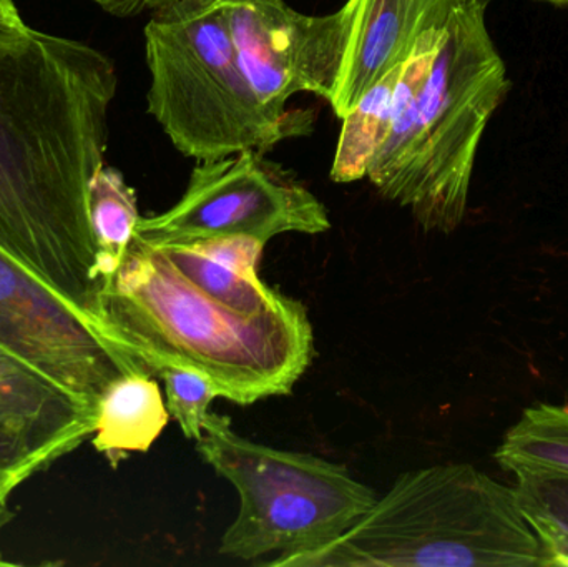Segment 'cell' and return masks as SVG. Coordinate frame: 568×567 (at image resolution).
Returning a JSON list of instances; mask_svg holds the SVG:
<instances>
[{
	"mask_svg": "<svg viewBox=\"0 0 568 567\" xmlns=\"http://www.w3.org/2000/svg\"><path fill=\"white\" fill-rule=\"evenodd\" d=\"M284 567H550L516 488L473 465L404 473L344 535Z\"/></svg>",
	"mask_w": 568,
	"mask_h": 567,
	"instance_id": "277c9868",
	"label": "cell"
},
{
	"mask_svg": "<svg viewBox=\"0 0 568 567\" xmlns=\"http://www.w3.org/2000/svg\"><path fill=\"white\" fill-rule=\"evenodd\" d=\"M57 459L59 455L52 449L20 429L0 423V498L9 499L17 486L49 468Z\"/></svg>",
	"mask_w": 568,
	"mask_h": 567,
	"instance_id": "ac0fdd59",
	"label": "cell"
},
{
	"mask_svg": "<svg viewBox=\"0 0 568 567\" xmlns=\"http://www.w3.org/2000/svg\"><path fill=\"white\" fill-rule=\"evenodd\" d=\"M532 528L542 543L549 566L568 567V535L554 528H547V526H532Z\"/></svg>",
	"mask_w": 568,
	"mask_h": 567,
	"instance_id": "ffe728a7",
	"label": "cell"
},
{
	"mask_svg": "<svg viewBox=\"0 0 568 567\" xmlns=\"http://www.w3.org/2000/svg\"><path fill=\"white\" fill-rule=\"evenodd\" d=\"M477 3H480V6L486 7L489 6L490 2H494V0H476Z\"/></svg>",
	"mask_w": 568,
	"mask_h": 567,
	"instance_id": "603a6c76",
	"label": "cell"
},
{
	"mask_svg": "<svg viewBox=\"0 0 568 567\" xmlns=\"http://www.w3.org/2000/svg\"><path fill=\"white\" fill-rule=\"evenodd\" d=\"M509 90L486 7L463 0L426 82L371 160L366 176L374 189L409 210L426 232L459 229L480 140Z\"/></svg>",
	"mask_w": 568,
	"mask_h": 567,
	"instance_id": "3957f363",
	"label": "cell"
},
{
	"mask_svg": "<svg viewBox=\"0 0 568 567\" xmlns=\"http://www.w3.org/2000/svg\"><path fill=\"white\" fill-rule=\"evenodd\" d=\"M463 0H349V39L333 99L344 119L381 79L404 65L427 30L453 19Z\"/></svg>",
	"mask_w": 568,
	"mask_h": 567,
	"instance_id": "30bf717a",
	"label": "cell"
},
{
	"mask_svg": "<svg viewBox=\"0 0 568 567\" xmlns=\"http://www.w3.org/2000/svg\"><path fill=\"white\" fill-rule=\"evenodd\" d=\"M0 423L62 458L92 438L97 409L0 346Z\"/></svg>",
	"mask_w": 568,
	"mask_h": 567,
	"instance_id": "8fae6325",
	"label": "cell"
},
{
	"mask_svg": "<svg viewBox=\"0 0 568 567\" xmlns=\"http://www.w3.org/2000/svg\"><path fill=\"white\" fill-rule=\"evenodd\" d=\"M90 232L99 285L122 265L139 223L136 193L113 166L103 165L87 189Z\"/></svg>",
	"mask_w": 568,
	"mask_h": 567,
	"instance_id": "5bb4252c",
	"label": "cell"
},
{
	"mask_svg": "<svg viewBox=\"0 0 568 567\" xmlns=\"http://www.w3.org/2000/svg\"><path fill=\"white\" fill-rule=\"evenodd\" d=\"M496 459L514 475L568 476V408L542 403L524 409L497 448Z\"/></svg>",
	"mask_w": 568,
	"mask_h": 567,
	"instance_id": "9a60e30c",
	"label": "cell"
},
{
	"mask_svg": "<svg viewBox=\"0 0 568 567\" xmlns=\"http://www.w3.org/2000/svg\"><path fill=\"white\" fill-rule=\"evenodd\" d=\"M26 26L13 0H0V33H12Z\"/></svg>",
	"mask_w": 568,
	"mask_h": 567,
	"instance_id": "44dd1931",
	"label": "cell"
},
{
	"mask_svg": "<svg viewBox=\"0 0 568 567\" xmlns=\"http://www.w3.org/2000/svg\"><path fill=\"white\" fill-rule=\"evenodd\" d=\"M110 16L136 17L149 13L150 19H173L190 16L216 6L222 0H92Z\"/></svg>",
	"mask_w": 568,
	"mask_h": 567,
	"instance_id": "d6986e66",
	"label": "cell"
},
{
	"mask_svg": "<svg viewBox=\"0 0 568 567\" xmlns=\"http://www.w3.org/2000/svg\"><path fill=\"white\" fill-rule=\"evenodd\" d=\"M165 382L166 408L179 422L185 438L200 442L213 399L219 388L205 376L183 368H165L159 373Z\"/></svg>",
	"mask_w": 568,
	"mask_h": 567,
	"instance_id": "2e32d148",
	"label": "cell"
},
{
	"mask_svg": "<svg viewBox=\"0 0 568 567\" xmlns=\"http://www.w3.org/2000/svg\"><path fill=\"white\" fill-rule=\"evenodd\" d=\"M0 346L97 409L106 386L136 365L0 246Z\"/></svg>",
	"mask_w": 568,
	"mask_h": 567,
	"instance_id": "9c48e42d",
	"label": "cell"
},
{
	"mask_svg": "<svg viewBox=\"0 0 568 567\" xmlns=\"http://www.w3.org/2000/svg\"><path fill=\"white\" fill-rule=\"evenodd\" d=\"M329 229L326 206L313 192L265 153L245 150L200 162L172 209L140 216L135 239L160 245L245 235L268 243L283 233Z\"/></svg>",
	"mask_w": 568,
	"mask_h": 567,
	"instance_id": "52a82bcc",
	"label": "cell"
},
{
	"mask_svg": "<svg viewBox=\"0 0 568 567\" xmlns=\"http://www.w3.org/2000/svg\"><path fill=\"white\" fill-rule=\"evenodd\" d=\"M149 113L182 155L199 162L268 153L313 130L310 110L276 112L243 70L222 6L145 26Z\"/></svg>",
	"mask_w": 568,
	"mask_h": 567,
	"instance_id": "5b68a950",
	"label": "cell"
},
{
	"mask_svg": "<svg viewBox=\"0 0 568 567\" xmlns=\"http://www.w3.org/2000/svg\"><path fill=\"white\" fill-rule=\"evenodd\" d=\"M156 376L142 366L113 379L97 403L92 445L116 468L132 453H146L169 425Z\"/></svg>",
	"mask_w": 568,
	"mask_h": 567,
	"instance_id": "7c38bea8",
	"label": "cell"
},
{
	"mask_svg": "<svg viewBox=\"0 0 568 567\" xmlns=\"http://www.w3.org/2000/svg\"><path fill=\"white\" fill-rule=\"evenodd\" d=\"M240 62L253 90L276 112L296 93L329 102L336 90L349 39V0L329 16H306L284 0L220 2Z\"/></svg>",
	"mask_w": 568,
	"mask_h": 567,
	"instance_id": "ba28073f",
	"label": "cell"
},
{
	"mask_svg": "<svg viewBox=\"0 0 568 567\" xmlns=\"http://www.w3.org/2000/svg\"><path fill=\"white\" fill-rule=\"evenodd\" d=\"M517 499L532 526H547L568 535V476L516 473Z\"/></svg>",
	"mask_w": 568,
	"mask_h": 567,
	"instance_id": "e0dca14e",
	"label": "cell"
},
{
	"mask_svg": "<svg viewBox=\"0 0 568 567\" xmlns=\"http://www.w3.org/2000/svg\"><path fill=\"white\" fill-rule=\"evenodd\" d=\"M116 87L112 59L89 43L29 26L0 33V246L89 325L87 189L105 165Z\"/></svg>",
	"mask_w": 568,
	"mask_h": 567,
	"instance_id": "6da1fadb",
	"label": "cell"
},
{
	"mask_svg": "<svg viewBox=\"0 0 568 567\" xmlns=\"http://www.w3.org/2000/svg\"><path fill=\"white\" fill-rule=\"evenodd\" d=\"M196 452L240 495L239 516L220 545L229 558L253 561L321 548L353 528L377 499L343 465L243 438L219 413L206 416Z\"/></svg>",
	"mask_w": 568,
	"mask_h": 567,
	"instance_id": "8992f818",
	"label": "cell"
},
{
	"mask_svg": "<svg viewBox=\"0 0 568 567\" xmlns=\"http://www.w3.org/2000/svg\"><path fill=\"white\" fill-rule=\"evenodd\" d=\"M403 67L374 83L343 119L331 179L337 183L357 182L367 175L371 160L383 145L399 115L396 90Z\"/></svg>",
	"mask_w": 568,
	"mask_h": 567,
	"instance_id": "4fadbf2b",
	"label": "cell"
},
{
	"mask_svg": "<svg viewBox=\"0 0 568 567\" xmlns=\"http://www.w3.org/2000/svg\"><path fill=\"white\" fill-rule=\"evenodd\" d=\"M90 325L152 375L200 373L220 398L239 405L290 395L314 355L313 326L300 300L262 315L240 312L135 236L122 265L97 288Z\"/></svg>",
	"mask_w": 568,
	"mask_h": 567,
	"instance_id": "7a4b0ae2",
	"label": "cell"
},
{
	"mask_svg": "<svg viewBox=\"0 0 568 567\" xmlns=\"http://www.w3.org/2000/svg\"><path fill=\"white\" fill-rule=\"evenodd\" d=\"M540 2L554 3V6H568V0H540Z\"/></svg>",
	"mask_w": 568,
	"mask_h": 567,
	"instance_id": "7402d4cb",
	"label": "cell"
}]
</instances>
